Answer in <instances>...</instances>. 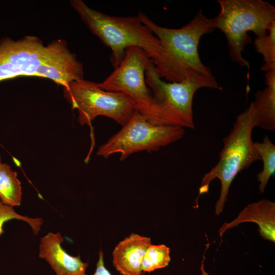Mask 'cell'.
<instances>
[{"label":"cell","mask_w":275,"mask_h":275,"mask_svg":"<svg viewBox=\"0 0 275 275\" xmlns=\"http://www.w3.org/2000/svg\"><path fill=\"white\" fill-rule=\"evenodd\" d=\"M150 238L132 233L120 241L113 252V264L121 275H141L145 253Z\"/></svg>","instance_id":"cell-11"},{"label":"cell","mask_w":275,"mask_h":275,"mask_svg":"<svg viewBox=\"0 0 275 275\" xmlns=\"http://www.w3.org/2000/svg\"><path fill=\"white\" fill-rule=\"evenodd\" d=\"M268 32L266 35L256 37L253 42L256 51L263 57L261 70L265 72L275 71V22Z\"/></svg>","instance_id":"cell-16"},{"label":"cell","mask_w":275,"mask_h":275,"mask_svg":"<svg viewBox=\"0 0 275 275\" xmlns=\"http://www.w3.org/2000/svg\"><path fill=\"white\" fill-rule=\"evenodd\" d=\"M184 133L183 128L151 124L136 109L121 130L98 148L97 155L106 158L119 153L123 161L136 152L158 151L181 139Z\"/></svg>","instance_id":"cell-8"},{"label":"cell","mask_w":275,"mask_h":275,"mask_svg":"<svg viewBox=\"0 0 275 275\" xmlns=\"http://www.w3.org/2000/svg\"><path fill=\"white\" fill-rule=\"evenodd\" d=\"M254 146L263 164L262 170L257 175V180L260 183L259 190L262 194L264 192L270 177L274 174L275 145L268 136L266 135L262 142H254Z\"/></svg>","instance_id":"cell-15"},{"label":"cell","mask_w":275,"mask_h":275,"mask_svg":"<svg viewBox=\"0 0 275 275\" xmlns=\"http://www.w3.org/2000/svg\"><path fill=\"white\" fill-rule=\"evenodd\" d=\"M93 275H112L104 266L103 254L101 250L99 252V258L96 264V270Z\"/></svg>","instance_id":"cell-19"},{"label":"cell","mask_w":275,"mask_h":275,"mask_svg":"<svg viewBox=\"0 0 275 275\" xmlns=\"http://www.w3.org/2000/svg\"><path fill=\"white\" fill-rule=\"evenodd\" d=\"M138 16L160 41V59L155 66L161 78L179 82L194 73L214 76L210 68L201 61L198 52L201 37L215 30L212 18H208L202 10L179 29L159 26L142 12Z\"/></svg>","instance_id":"cell-2"},{"label":"cell","mask_w":275,"mask_h":275,"mask_svg":"<svg viewBox=\"0 0 275 275\" xmlns=\"http://www.w3.org/2000/svg\"><path fill=\"white\" fill-rule=\"evenodd\" d=\"M64 240L60 232H48L40 239L39 257L49 264L56 275H87L88 262H83L79 255L68 254L62 246Z\"/></svg>","instance_id":"cell-10"},{"label":"cell","mask_w":275,"mask_h":275,"mask_svg":"<svg viewBox=\"0 0 275 275\" xmlns=\"http://www.w3.org/2000/svg\"><path fill=\"white\" fill-rule=\"evenodd\" d=\"M63 92L72 108L77 110L81 125H90L96 117L103 116L123 126L137 109L126 94L104 90L97 83L84 79L69 82L63 87Z\"/></svg>","instance_id":"cell-7"},{"label":"cell","mask_w":275,"mask_h":275,"mask_svg":"<svg viewBox=\"0 0 275 275\" xmlns=\"http://www.w3.org/2000/svg\"><path fill=\"white\" fill-rule=\"evenodd\" d=\"M22 198L21 182L17 173L7 163L0 164V200L8 206H19Z\"/></svg>","instance_id":"cell-14"},{"label":"cell","mask_w":275,"mask_h":275,"mask_svg":"<svg viewBox=\"0 0 275 275\" xmlns=\"http://www.w3.org/2000/svg\"><path fill=\"white\" fill-rule=\"evenodd\" d=\"M14 219L26 223L31 227L33 233L36 235L39 233L43 222L41 218H32L18 214L13 207L3 204L0 200V236L4 232V224Z\"/></svg>","instance_id":"cell-18"},{"label":"cell","mask_w":275,"mask_h":275,"mask_svg":"<svg viewBox=\"0 0 275 275\" xmlns=\"http://www.w3.org/2000/svg\"><path fill=\"white\" fill-rule=\"evenodd\" d=\"M254 222L259 226L260 235L265 239L275 241V203L263 199L249 204L237 217L230 223H225L218 231L222 238L226 230L243 222Z\"/></svg>","instance_id":"cell-12"},{"label":"cell","mask_w":275,"mask_h":275,"mask_svg":"<svg viewBox=\"0 0 275 275\" xmlns=\"http://www.w3.org/2000/svg\"><path fill=\"white\" fill-rule=\"evenodd\" d=\"M220 11L213 19L214 28L226 36L231 60L242 67H249L243 57L245 46L252 43L248 35H266L275 22V7L262 0H218Z\"/></svg>","instance_id":"cell-5"},{"label":"cell","mask_w":275,"mask_h":275,"mask_svg":"<svg viewBox=\"0 0 275 275\" xmlns=\"http://www.w3.org/2000/svg\"><path fill=\"white\" fill-rule=\"evenodd\" d=\"M70 3L91 32L111 49L110 61L114 68L119 66L126 49L130 47L144 50L154 65L159 62L160 41L138 15L113 16L91 9L81 0Z\"/></svg>","instance_id":"cell-3"},{"label":"cell","mask_w":275,"mask_h":275,"mask_svg":"<svg viewBox=\"0 0 275 275\" xmlns=\"http://www.w3.org/2000/svg\"><path fill=\"white\" fill-rule=\"evenodd\" d=\"M254 127L249 106L236 117L233 128L223 139V148L219 153L218 162L201 181L197 200L208 191L213 180L217 178L221 181L219 197L215 205L217 215L223 210L230 186L237 175L253 162L261 160L252 139Z\"/></svg>","instance_id":"cell-6"},{"label":"cell","mask_w":275,"mask_h":275,"mask_svg":"<svg viewBox=\"0 0 275 275\" xmlns=\"http://www.w3.org/2000/svg\"><path fill=\"white\" fill-rule=\"evenodd\" d=\"M2 163L1 161V158H0V164Z\"/></svg>","instance_id":"cell-20"},{"label":"cell","mask_w":275,"mask_h":275,"mask_svg":"<svg viewBox=\"0 0 275 275\" xmlns=\"http://www.w3.org/2000/svg\"><path fill=\"white\" fill-rule=\"evenodd\" d=\"M170 249L164 244H151L147 249L142 262V270L151 272L167 266L171 260Z\"/></svg>","instance_id":"cell-17"},{"label":"cell","mask_w":275,"mask_h":275,"mask_svg":"<svg viewBox=\"0 0 275 275\" xmlns=\"http://www.w3.org/2000/svg\"><path fill=\"white\" fill-rule=\"evenodd\" d=\"M48 78L63 87L84 79L82 64L61 39L45 45L39 38L0 39V81L17 76Z\"/></svg>","instance_id":"cell-1"},{"label":"cell","mask_w":275,"mask_h":275,"mask_svg":"<svg viewBox=\"0 0 275 275\" xmlns=\"http://www.w3.org/2000/svg\"><path fill=\"white\" fill-rule=\"evenodd\" d=\"M266 87L256 92L250 104L254 127L275 130V71L265 72Z\"/></svg>","instance_id":"cell-13"},{"label":"cell","mask_w":275,"mask_h":275,"mask_svg":"<svg viewBox=\"0 0 275 275\" xmlns=\"http://www.w3.org/2000/svg\"><path fill=\"white\" fill-rule=\"evenodd\" d=\"M145 78L153 94V115L148 122L156 125L194 129L193 101L197 91L202 88L222 89L214 76L199 73L192 74L179 82H165L151 60Z\"/></svg>","instance_id":"cell-4"},{"label":"cell","mask_w":275,"mask_h":275,"mask_svg":"<svg viewBox=\"0 0 275 275\" xmlns=\"http://www.w3.org/2000/svg\"><path fill=\"white\" fill-rule=\"evenodd\" d=\"M151 59L142 49L127 48L119 66L98 86L105 91L122 93L134 100L137 109L149 121L153 115L154 101L146 86L145 71Z\"/></svg>","instance_id":"cell-9"}]
</instances>
